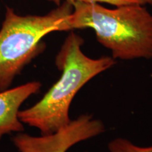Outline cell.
<instances>
[{
  "mask_svg": "<svg viewBox=\"0 0 152 152\" xmlns=\"http://www.w3.org/2000/svg\"><path fill=\"white\" fill-rule=\"evenodd\" d=\"M84 39L72 30L55 58L61 71L59 80L40 101L31 107L19 111L23 124L37 128L42 134L56 132L71 122L70 106L77 93L89 81L115 65L113 57L92 58L83 53Z\"/></svg>",
  "mask_w": 152,
  "mask_h": 152,
  "instance_id": "obj_1",
  "label": "cell"
},
{
  "mask_svg": "<svg viewBox=\"0 0 152 152\" xmlns=\"http://www.w3.org/2000/svg\"><path fill=\"white\" fill-rule=\"evenodd\" d=\"M68 31L91 28L114 59L152 58V15L144 5L108 9L99 3L73 1Z\"/></svg>",
  "mask_w": 152,
  "mask_h": 152,
  "instance_id": "obj_2",
  "label": "cell"
},
{
  "mask_svg": "<svg viewBox=\"0 0 152 152\" xmlns=\"http://www.w3.org/2000/svg\"><path fill=\"white\" fill-rule=\"evenodd\" d=\"M73 11L64 1L47 14L20 16L7 7L0 30V92L8 90L16 75L45 48L43 37L56 31H68Z\"/></svg>",
  "mask_w": 152,
  "mask_h": 152,
  "instance_id": "obj_3",
  "label": "cell"
},
{
  "mask_svg": "<svg viewBox=\"0 0 152 152\" xmlns=\"http://www.w3.org/2000/svg\"><path fill=\"white\" fill-rule=\"evenodd\" d=\"M105 131L102 121L90 114H83L56 132L42 136L19 133L13 138L18 152H66L80 142L99 135Z\"/></svg>",
  "mask_w": 152,
  "mask_h": 152,
  "instance_id": "obj_4",
  "label": "cell"
},
{
  "mask_svg": "<svg viewBox=\"0 0 152 152\" xmlns=\"http://www.w3.org/2000/svg\"><path fill=\"white\" fill-rule=\"evenodd\" d=\"M41 87V83L32 81L0 92V142L5 134L24 130L23 123L18 115L20 107L30 96L39 92Z\"/></svg>",
  "mask_w": 152,
  "mask_h": 152,
  "instance_id": "obj_5",
  "label": "cell"
},
{
  "mask_svg": "<svg viewBox=\"0 0 152 152\" xmlns=\"http://www.w3.org/2000/svg\"><path fill=\"white\" fill-rule=\"evenodd\" d=\"M108 149L110 152H152V146L139 147L123 137L115 138L110 142L108 144Z\"/></svg>",
  "mask_w": 152,
  "mask_h": 152,
  "instance_id": "obj_6",
  "label": "cell"
},
{
  "mask_svg": "<svg viewBox=\"0 0 152 152\" xmlns=\"http://www.w3.org/2000/svg\"><path fill=\"white\" fill-rule=\"evenodd\" d=\"M49 1L54 2L56 6H59L61 0H48ZM64 1H81L85 3H105L113 5L115 7H120L123 5L128 4H141V5H152V0H64Z\"/></svg>",
  "mask_w": 152,
  "mask_h": 152,
  "instance_id": "obj_7",
  "label": "cell"
}]
</instances>
